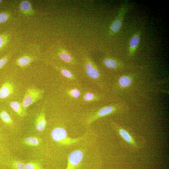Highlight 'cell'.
<instances>
[{"instance_id":"obj_1","label":"cell","mask_w":169,"mask_h":169,"mask_svg":"<svg viewBox=\"0 0 169 169\" xmlns=\"http://www.w3.org/2000/svg\"><path fill=\"white\" fill-rule=\"evenodd\" d=\"M51 136L53 139L60 144L70 145L79 141L81 139L72 138L68 136L66 130L62 127H56L51 131Z\"/></svg>"},{"instance_id":"obj_2","label":"cell","mask_w":169,"mask_h":169,"mask_svg":"<svg viewBox=\"0 0 169 169\" xmlns=\"http://www.w3.org/2000/svg\"><path fill=\"white\" fill-rule=\"evenodd\" d=\"M43 92V90L35 88H28L26 92L22 102L23 108L25 110L28 106L40 99Z\"/></svg>"},{"instance_id":"obj_3","label":"cell","mask_w":169,"mask_h":169,"mask_svg":"<svg viewBox=\"0 0 169 169\" xmlns=\"http://www.w3.org/2000/svg\"><path fill=\"white\" fill-rule=\"evenodd\" d=\"M127 7L126 4L122 5L119 11L118 14L110 28V35H112L119 32L120 29L125 13L127 11Z\"/></svg>"},{"instance_id":"obj_4","label":"cell","mask_w":169,"mask_h":169,"mask_svg":"<svg viewBox=\"0 0 169 169\" xmlns=\"http://www.w3.org/2000/svg\"><path fill=\"white\" fill-rule=\"evenodd\" d=\"M83 157V153L81 150H76L72 151L68 156L65 169H77L81 163Z\"/></svg>"},{"instance_id":"obj_5","label":"cell","mask_w":169,"mask_h":169,"mask_svg":"<svg viewBox=\"0 0 169 169\" xmlns=\"http://www.w3.org/2000/svg\"><path fill=\"white\" fill-rule=\"evenodd\" d=\"M112 126L116 132L126 142L135 149H138L139 147L136 142L127 131L115 123L112 124Z\"/></svg>"},{"instance_id":"obj_6","label":"cell","mask_w":169,"mask_h":169,"mask_svg":"<svg viewBox=\"0 0 169 169\" xmlns=\"http://www.w3.org/2000/svg\"><path fill=\"white\" fill-rule=\"evenodd\" d=\"M85 70L88 75L93 79H97L100 76L99 71L94 64L90 60L86 61Z\"/></svg>"},{"instance_id":"obj_7","label":"cell","mask_w":169,"mask_h":169,"mask_svg":"<svg viewBox=\"0 0 169 169\" xmlns=\"http://www.w3.org/2000/svg\"><path fill=\"white\" fill-rule=\"evenodd\" d=\"M140 32L135 33L131 37L129 43V56L130 57L132 56L139 44L140 39Z\"/></svg>"},{"instance_id":"obj_8","label":"cell","mask_w":169,"mask_h":169,"mask_svg":"<svg viewBox=\"0 0 169 169\" xmlns=\"http://www.w3.org/2000/svg\"><path fill=\"white\" fill-rule=\"evenodd\" d=\"M118 107L116 106H107L100 109L90 120L91 121L98 118L104 116L112 113L117 110Z\"/></svg>"},{"instance_id":"obj_9","label":"cell","mask_w":169,"mask_h":169,"mask_svg":"<svg viewBox=\"0 0 169 169\" xmlns=\"http://www.w3.org/2000/svg\"><path fill=\"white\" fill-rule=\"evenodd\" d=\"M14 86L9 82H5L0 89V98L4 99L8 97L13 91Z\"/></svg>"},{"instance_id":"obj_10","label":"cell","mask_w":169,"mask_h":169,"mask_svg":"<svg viewBox=\"0 0 169 169\" xmlns=\"http://www.w3.org/2000/svg\"><path fill=\"white\" fill-rule=\"evenodd\" d=\"M46 124L44 113L41 112L37 117L35 121V128L39 131H43Z\"/></svg>"},{"instance_id":"obj_11","label":"cell","mask_w":169,"mask_h":169,"mask_svg":"<svg viewBox=\"0 0 169 169\" xmlns=\"http://www.w3.org/2000/svg\"><path fill=\"white\" fill-rule=\"evenodd\" d=\"M105 65L112 69H117L120 66V63L117 60L111 58H106L103 60Z\"/></svg>"},{"instance_id":"obj_12","label":"cell","mask_w":169,"mask_h":169,"mask_svg":"<svg viewBox=\"0 0 169 169\" xmlns=\"http://www.w3.org/2000/svg\"><path fill=\"white\" fill-rule=\"evenodd\" d=\"M10 105L12 109L19 116H23L26 115L25 110L23 108L22 105L18 102H11Z\"/></svg>"},{"instance_id":"obj_13","label":"cell","mask_w":169,"mask_h":169,"mask_svg":"<svg viewBox=\"0 0 169 169\" xmlns=\"http://www.w3.org/2000/svg\"><path fill=\"white\" fill-rule=\"evenodd\" d=\"M60 58L63 61L67 63H71L73 61V58L67 50L62 48L59 49V52Z\"/></svg>"},{"instance_id":"obj_14","label":"cell","mask_w":169,"mask_h":169,"mask_svg":"<svg viewBox=\"0 0 169 169\" xmlns=\"http://www.w3.org/2000/svg\"><path fill=\"white\" fill-rule=\"evenodd\" d=\"M132 78L128 75H123L120 77L119 79L118 83L120 86L123 88L129 86L132 82Z\"/></svg>"},{"instance_id":"obj_15","label":"cell","mask_w":169,"mask_h":169,"mask_svg":"<svg viewBox=\"0 0 169 169\" xmlns=\"http://www.w3.org/2000/svg\"><path fill=\"white\" fill-rule=\"evenodd\" d=\"M33 60V58L28 56H26L21 57L18 59L17 61V64L21 67L26 66L30 63Z\"/></svg>"},{"instance_id":"obj_16","label":"cell","mask_w":169,"mask_h":169,"mask_svg":"<svg viewBox=\"0 0 169 169\" xmlns=\"http://www.w3.org/2000/svg\"><path fill=\"white\" fill-rule=\"evenodd\" d=\"M20 8L21 10L24 13H31L32 11L31 4L27 1H23L21 3Z\"/></svg>"},{"instance_id":"obj_17","label":"cell","mask_w":169,"mask_h":169,"mask_svg":"<svg viewBox=\"0 0 169 169\" xmlns=\"http://www.w3.org/2000/svg\"><path fill=\"white\" fill-rule=\"evenodd\" d=\"M40 142L39 139L34 137H28L24 140V143L26 145L30 146H37Z\"/></svg>"},{"instance_id":"obj_18","label":"cell","mask_w":169,"mask_h":169,"mask_svg":"<svg viewBox=\"0 0 169 169\" xmlns=\"http://www.w3.org/2000/svg\"><path fill=\"white\" fill-rule=\"evenodd\" d=\"M0 117L6 123L11 125L13 123V120L9 114L5 111H3L0 113Z\"/></svg>"},{"instance_id":"obj_19","label":"cell","mask_w":169,"mask_h":169,"mask_svg":"<svg viewBox=\"0 0 169 169\" xmlns=\"http://www.w3.org/2000/svg\"><path fill=\"white\" fill-rule=\"evenodd\" d=\"M25 169H43L40 165L35 162H31L25 164Z\"/></svg>"},{"instance_id":"obj_20","label":"cell","mask_w":169,"mask_h":169,"mask_svg":"<svg viewBox=\"0 0 169 169\" xmlns=\"http://www.w3.org/2000/svg\"><path fill=\"white\" fill-rule=\"evenodd\" d=\"M13 169H25V164L20 161H14L12 164Z\"/></svg>"},{"instance_id":"obj_21","label":"cell","mask_w":169,"mask_h":169,"mask_svg":"<svg viewBox=\"0 0 169 169\" xmlns=\"http://www.w3.org/2000/svg\"><path fill=\"white\" fill-rule=\"evenodd\" d=\"M61 74L64 76L68 78H71L73 76L72 73L69 70L64 69H61Z\"/></svg>"},{"instance_id":"obj_22","label":"cell","mask_w":169,"mask_h":169,"mask_svg":"<svg viewBox=\"0 0 169 169\" xmlns=\"http://www.w3.org/2000/svg\"><path fill=\"white\" fill-rule=\"evenodd\" d=\"M70 93L72 96L75 98H78L80 95L79 91L77 89H74L70 91Z\"/></svg>"},{"instance_id":"obj_23","label":"cell","mask_w":169,"mask_h":169,"mask_svg":"<svg viewBox=\"0 0 169 169\" xmlns=\"http://www.w3.org/2000/svg\"><path fill=\"white\" fill-rule=\"evenodd\" d=\"M94 95L93 94L87 92L85 95L84 98L85 101H88L94 99Z\"/></svg>"},{"instance_id":"obj_24","label":"cell","mask_w":169,"mask_h":169,"mask_svg":"<svg viewBox=\"0 0 169 169\" xmlns=\"http://www.w3.org/2000/svg\"><path fill=\"white\" fill-rule=\"evenodd\" d=\"M8 18V15L5 13H0V23H2L6 21Z\"/></svg>"},{"instance_id":"obj_25","label":"cell","mask_w":169,"mask_h":169,"mask_svg":"<svg viewBox=\"0 0 169 169\" xmlns=\"http://www.w3.org/2000/svg\"><path fill=\"white\" fill-rule=\"evenodd\" d=\"M8 60V57H5L0 59V69L4 65Z\"/></svg>"},{"instance_id":"obj_26","label":"cell","mask_w":169,"mask_h":169,"mask_svg":"<svg viewBox=\"0 0 169 169\" xmlns=\"http://www.w3.org/2000/svg\"><path fill=\"white\" fill-rule=\"evenodd\" d=\"M4 41L3 38L2 36H0V49L3 44Z\"/></svg>"},{"instance_id":"obj_27","label":"cell","mask_w":169,"mask_h":169,"mask_svg":"<svg viewBox=\"0 0 169 169\" xmlns=\"http://www.w3.org/2000/svg\"><path fill=\"white\" fill-rule=\"evenodd\" d=\"M2 1L0 0V3L2 2Z\"/></svg>"}]
</instances>
